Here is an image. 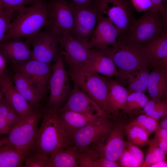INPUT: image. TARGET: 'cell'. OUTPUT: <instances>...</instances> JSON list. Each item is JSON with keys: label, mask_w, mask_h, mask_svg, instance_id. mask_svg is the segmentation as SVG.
<instances>
[{"label": "cell", "mask_w": 167, "mask_h": 167, "mask_svg": "<svg viewBox=\"0 0 167 167\" xmlns=\"http://www.w3.org/2000/svg\"><path fill=\"white\" fill-rule=\"evenodd\" d=\"M91 49L101 53L113 62L118 68L116 80L122 85H125L130 74L144 67L152 70L156 63L150 60L142 46L134 43L117 40L115 46Z\"/></svg>", "instance_id": "obj_1"}, {"label": "cell", "mask_w": 167, "mask_h": 167, "mask_svg": "<svg viewBox=\"0 0 167 167\" xmlns=\"http://www.w3.org/2000/svg\"><path fill=\"white\" fill-rule=\"evenodd\" d=\"M18 15L11 22L2 42L15 38L30 39L49 24L48 3L39 0L29 6H24L17 10Z\"/></svg>", "instance_id": "obj_2"}, {"label": "cell", "mask_w": 167, "mask_h": 167, "mask_svg": "<svg viewBox=\"0 0 167 167\" xmlns=\"http://www.w3.org/2000/svg\"><path fill=\"white\" fill-rule=\"evenodd\" d=\"M59 110L48 106L43 111L42 123L36 134L35 152L49 156L54 152L64 149L69 145L67 131L60 119Z\"/></svg>", "instance_id": "obj_3"}, {"label": "cell", "mask_w": 167, "mask_h": 167, "mask_svg": "<svg viewBox=\"0 0 167 167\" xmlns=\"http://www.w3.org/2000/svg\"><path fill=\"white\" fill-rule=\"evenodd\" d=\"M67 71L80 89L109 115L108 97L111 78L102 76L81 67L69 66Z\"/></svg>", "instance_id": "obj_4"}, {"label": "cell", "mask_w": 167, "mask_h": 167, "mask_svg": "<svg viewBox=\"0 0 167 167\" xmlns=\"http://www.w3.org/2000/svg\"><path fill=\"white\" fill-rule=\"evenodd\" d=\"M92 6L98 15L109 20L117 27V40L126 36L137 22L130 0H93Z\"/></svg>", "instance_id": "obj_5"}, {"label": "cell", "mask_w": 167, "mask_h": 167, "mask_svg": "<svg viewBox=\"0 0 167 167\" xmlns=\"http://www.w3.org/2000/svg\"><path fill=\"white\" fill-rule=\"evenodd\" d=\"M43 113L36 109L26 116L6 135L5 145L17 149L25 157L35 152L36 134Z\"/></svg>", "instance_id": "obj_6"}, {"label": "cell", "mask_w": 167, "mask_h": 167, "mask_svg": "<svg viewBox=\"0 0 167 167\" xmlns=\"http://www.w3.org/2000/svg\"><path fill=\"white\" fill-rule=\"evenodd\" d=\"M167 22L158 11L148 10L138 20L125 38L118 40L143 46L167 29Z\"/></svg>", "instance_id": "obj_7"}, {"label": "cell", "mask_w": 167, "mask_h": 167, "mask_svg": "<svg viewBox=\"0 0 167 167\" xmlns=\"http://www.w3.org/2000/svg\"><path fill=\"white\" fill-rule=\"evenodd\" d=\"M114 118L100 116L79 129L67 131L68 144L75 146L81 153L87 150L115 124Z\"/></svg>", "instance_id": "obj_8"}, {"label": "cell", "mask_w": 167, "mask_h": 167, "mask_svg": "<svg viewBox=\"0 0 167 167\" xmlns=\"http://www.w3.org/2000/svg\"><path fill=\"white\" fill-rule=\"evenodd\" d=\"M68 75L59 49L58 57L52 66L48 83L50 92L48 106L59 109L66 103L72 89Z\"/></svg>", "instance_id": "obj_9"}, {"label": "cell", "mask_w": 167, "mask_h": 167, "mask_svg": "<svg viewBox=\"0 0 167 167\" xmlns=\"http://www.w3.org/2000/svg\"><path fill=\"white\" fill-rule=\"evenodd\" d=\"M123 124H116L92 143L89 148L97 152L101 157L118 161L125 148Z\"/></svg>", "instance_id": "obj_10"}, {"label": "cell", "mask_w": 167, "mask_h": 167, "mask_svg": "<svg viewBox=\"0 0 167 167\" xmlns=\"http://www.w3.org/2000/svg\"><path fill=\"white\" fill-rule=\"evenodd\" d=\"M74 3L66 0H49L48 3L49 24L47 26L60 36L71 33L74 23Z\"/></svg>", "instance_id": "obj_11"}, {"label": "cell", "mask_w": 167, "mask_h": 167, "mask_svg": "<svg viewBox=\"0 0 167 167\" xmlns=\"http://www.w3.org/2000/svg\"><path fill=\"white\" fill-rule=\"evenodd\" d=\"M74 23L71 33L88 48V42L97 23L98 14L92 6L74 3Z\"/></svg>", "instance_id": "obj_12"}, {"label": "cell", "mask_w": 167, "mask_h": 167, "mask_svg": "<svg viewBox=\"0 0 167 167\" xmlns=\"http://www.w3.org/2000/svg\"><path fill=\"white\" fill-rule=\"evenodd\" d=\"M46 27L29 40L33 46L32 59L50 63L55 62L59 55V36Z\"/></svg>", "instance_id": "obj_13"}, {"label": "cell", "mask_w": 167, "mask_h": 167, "mask_svg": "<svg viewBox=\"0 0 167 167\" xmlns=\"http://www.w3.org/2000/svg\"><path fill=\"white\" fill-rule=\"evenodd\" d=\"M59 44L64 61L68 66L82 67L94 58L92 50L70 33H65L59 36Z\"/></svg>", "instance_id": "obj_14"}, {"label": "cell", "mask_w": 167, "mask_h": 167, "mask_svg": "<svg viewBox=\"0 0 167 167\" xmlns=\"http://www.w3.org/2000/svg\"><path fill=\"white\" fill-rule=\"evenodd\" d=\"M16 69L21 73L37 89L45 93L52 72L50 63L32 59L16 64Z\"/></svg>", "instance_id": "obj_15"}, {"label": "cell", "mask_w": 167, "mask_h": 167, "mask_svg": "<svg viewBox=\"0 0 167 167\" xmlns=\"http://www.w3.org/2000/svg\"><path fill=\"white\" fill-rule=\"evenodd\" d=\"M74 87L65 105L58 110L112 117L104 111L74 83Z\"/></svg>", "instance_id": "obj_16"}, {"label": "cell", "mask_w": 167, "mask_h": 167, "mask_svg": "<svg viewBox=\"0 0 167 167\" xmlns=\"http://www.w3.org/2000/svg\"><path fill=\"white\" fill-rule=\"evenodd\" d=\"M96 26L88 42V48H102L115 46L117 42L118 32L109 20L98 15Z\"/></svg>", "instance_id": "obj_17"}, {"label": "cell", "mask_w": 167, "mask_h": 167, "mask_svg": "<svg viewBox=\"0 0 167 167\" xmlns=\"http://www.w3.org/2000/svg\"><path fill=\"white\" fill-rule=\"evenodd\" d=\"M0 88L10 105L19 115L26 116L35 109L17 90L11 77L5 73L0 75Z\"/></svg>", "instance_id": "obj_18"}, {"label": "cell", "mask_w": 167, "mask_h": 167, "mask_svg": "<svg viewBox=\"0 0 167 167\" xmlns=\"http://www.w3.org/2000/svg\"><path fill=\"white\" fill-rule=\"evenodd\" d=\"M30 41L21 38L14 39L0 43V51L6 60L15 64L22 63L32 58L30 47Z\"/></svg>", "instance_id": "obj_19"}, {"label": "cell", "mask_w": 167, "mask_h": 167, "mask_svg": "<svg viewBox=\"0 0 167 167\" xmlns=\"http://www.w3.org/2000/svg\"><path fill=\"white\" fill-rule=\"evenodd\" d=\"M149 79L147 90L151 99L166 101L167 97V68L155 65Z\"/></svg>", "instance_id": "obj_20"}, {"label": "cell", "mask_w": 167, "mask_h": 167, "mask_svg": "<svg viewBox=\"0 0 167 167\" xmlns=\"http://www.w3.org/2000/svg\"><path fill=\"white\" fill-rule=\"evenodd\" d=\"M13 82L17 90L28 103L34 109L38 108L44 94L17 70L14 75Z\"/></svg>", "instance_id": "obj_21"}, {"label": "cell", "mask_w": 167, "mask_h": 167, "mask_svg": "<svg viewBox=\"0 0 167 167\" xmlns=\"http://www.w3.org/2000/svg\"><path fill=\"white\" fill-rule=\"evenodd\" d=\"M128 95V90L117 81L110 79L108 97V114L114 118L122 110Z\"/></svg>", "instance_id": "obj_22"}, {"label": "cell", "mask_w": 167, "mask_h": 167, "mask_svg": "<svg viewBox=\"0 0 167 167\" xmlns=\"http://www.w3.org/2000/svg\"><path fill=\"white\" fill-rule=\"evenodd\" d=\"M80 153L75 146L69 145L53 152L49 156L47 167H78L77 160Z\"/></svg>", "instance_id": "obj_23"}, {"label": "cell", "mask_w": 167, "mask_h": 167, "mask_svg": "<svg viewBox=\"0 0 167 167\" xmlns=\"http://www.w3.org/2000/svg\"><path fill=\"white\" fill-rule=\"evenodd\" d=\"M94 54L93 59L82 67L87 70L102 74L109 78L118 74V71L113 62L101 53L91 49Z\"/></svg>", "instance_id": "obj_24"}, {"label": "cell", "mask_w": 167, "mask_h": 167, "mask_svg": "<svg viewBox=\"0 0 167 167\" xmlns=\"http://www.w3.org/2000/svg\"><path fill=\"white\" fill-rule=\"evenodd\" d=\"M59 116L63 126L67 131L81 128L98 117L102 116L71 111L59 113Z\"/></svg>", "instance_id": "obj_25"}, {"label": "cell", "mask_w": 167, "mask_h": 167, "mask_svg": "<svg viewBox=\"0 0 167 167\" xmlns=\"http://www.w3.org/2000/svg\"><path fill=\"white\" fill-rule=\"evenodd\" d=\"M142 47L149 58L154 62L167 56V29Z\"/></svg>", "instance_id": "obj_26"}, {"label": "cell", "mask_w": 167, "mask_h": 167, "mask_svg": "<svg viewBox=\"0 0 167 167\" xmlns=\"http://www.w3.org/2000/svg\"><path fill=\"white\" fill-rule=\"evenodd\" d=\"M150 69L148 67H142L127 77L125 85L128 87V93L132 92L145 93L147 90Z\"/></svg>", "instance_id": "obj_27"}, {"label": "cell", "mask_w": 167, "mask_h": 167, "mask_svg": "<svg viewBox=\"0 0 167 167\" xmlns=\"http://www.w3.org/2000/svg\"><path fill=\"white\" fill-rule=\"evenodd\" d=\"M25 158L13 147L5 144L0 147V167H23Z\"/></svg>", "instance_id": "obj_28"}, {"label": "cell", "mask_w": 167, "mask_h": 167, "mask_svg": "<svg viewBox=\"0 0 167 167\" xmlns=\"http://www.w3.org/2000/svg\"><path fill=\"white\" fill-rule=\"evenodd\" d=\"M149 100L144 93L137 92L128 93L125 106L122 110L125 114L132 116L141 113Z\"/></svg>", "instance_id": "obj_29"}, {"label": "cell", "mask_w": 167, "mask_h": 167, "mask_svg": "<svg viewBox=\"0 0 167 167\" xmlns=\"http://www.w3.org/2000/svg\"><path fill=\"white\" fill-rule=\"evenodd\" d=\"M124 131L128 140L138 147L149 146L151 143L147 133L138 126L131 123L125 125Z\"/></svg>", "instance_id": "obj_30"}, {"label": "cell", "mask_w": 167, "mask_h": 167, "mask_svg": "<svg viewBox=\"0 0 167 167\" xmlns=\"http://www.w3.org/2000/svg\"><path fill=\"white\" fill-rule=\"evenodd\" d=\"M143 113L159 120L167 114V104L166 101H161L153 99L149 100L141 112Z\"/></svg>", "instance_id": "obj_31"}, {"label": "cell", "mask_w": 167, "mask_h": 167, "mask_svg": "<svg viewBox=\"0 0 167 167\" xmlns=\"http://www.w3.org/2000/svg\"><path fill=\"white\" fill-rule=\"evenodd\" d=\"M80 164L81 167H121L118 161H112L101 157L93 158L84 156L81 158Z\"/></svg>", "instance_id": "obj_32"}, {"label": "cell", "mask_w": 167, "mask_h": 167, "mask_svg": "<svg viewBox=\"0 0 167 167\" xmlns=\"http://www.w3.org/2000/svg\"><path fill=\"white\" fill-rule=\"evenodd\" d=\"M158 121V120L145 113L139 115L130 123L142 128L149 135L157 128Z\"/></svg>", "instance_id": "obj_33"}, {"label": "cell", "mask_w": 167, "mask_h": 167, "mask_svg": "<svg viewBox=\"0 0 167 167\" xmlns=\"http://www.w3.org/2000/svg\"><path fill=\"white\" fill-rule=\"evenodd\" d=\"M145 161L142 166L149 167L158 162L165 160L166 153L159 147L151 143Z\"/></svg>", "instance_id": "obj_34"}, {"label": "cell", "mask_w": 167, "mask_h": 167, "mask_svg": "<svg viewBox=\"0 0 167 167\" xmlns=\"http://www.w3.org/2000/svg\"><path fill=\"white\" fill-rule=\"evenodd\" d=\"M49 156L38 152H34L25 158V167H47Z\"/></svg>", "instance_id": "obj_35"}, {"label": "cell", "mask_w": 167, "mask_h": 167, "mask_svg": "<svg viewBox=\"0 0 167 167\" xmlns=\"http://www.w3.org/2000/svg\"><path fill=\"white\" fill-rule=\"evenodd\" d=\"M13 13L5 10L0 0V43L9 28Z\"/></svg>", "instance_id": "obj_36"}, {"label": "cell", "mask_w": 167, "mask_h": 167, "mask_svg": "<svg viewBox=\"0 0 167 167\" xmlns=\"http://www.w3.org/2000/svg\"><path fill=\"white\" fill-rule=\"evenodd\" d=\"M154 145L159 147L166 154L167 152V129L157 127L155 131L153 139L151 142Z\"/></svg>", "instance_id": "obj_37"}, {"label": "cell", "mask_w": 167, "mask_h": 167, "mask_svg": "<svg viewBox=\"0 0 167 167\" xmlns=\"http://www.w3.org/2000/svg\"><path fill=\"white\" fill-rule=\"evenodd\" d=\"M2 99L0 103V138L3 135H7L9 132L7 126V115L10 106L6 99L4 100Z\"/></svg>", "instance_id": "obj_38"}, {"label": "cell", "mask_w": 167, "mask_h": 167, "mask_svg": "<svg viewBox=\"0 0 167 167\" xmlns=\"http://www.w3.org/2000/svg\"><path fill=\"white\" fill-rule=\"evenodd\" d=\"M39 0H1L4 9L14 13L20 7L33 4Z\"/></svg>", "instance_id": "obj_39"}, {"label": "cell", "mask_w": 167, "mask_h": 167, "mask_svg": "<svg viewBox=\"0 0 167 167\" xmlns=\"http://www.w3.org/2000/svg\"><path fill=\"white\" fill-rule=\"evenodd\" d=\"M125 148L137 160L139 167H142L144 162L143 151L129 140L126 141Z\"/></svg>", "instance_id": "obj_40"}, {"label": "cell", "mask_w": 167, "mask_h": 167, "mask_svg": "<svg viewBox=\"0 0 167 167\" xmlns=\"http://www.w3.org/2000/svg\"><path fill=\"white\" fill-rule=\"evenodd\" d=\"M118 161L122 167H139L137 160L125 148L120 157Z\"/></svg>", "instance_id": "obj_41"}, {"label": "cell", "mask_w": 167, "mask_h": 167, "mask_svg": "<svg viewBox=\"0 0 167 167\" xmlns=\"http://www.w3.org/2000/svg\"><path fill=\"white\" fill-rule=\"evenodd\" d=\"M26 116L19 115L10 105L7 115V126L9 132L12 128L20 122Z\"/></svg>", "instance_id": "obj_42"}, {"label": "cell", "mask_w": 167, "mask_h": 167, "mask_svg": "<svg viewBox=\"0 0 167 167\" xmlns=\"http://www.w3.org/2000/svg\"><path fill=\"white\" fill-rule=\"evenodd\" d=\"M130 1L134 9L139 12H145L148 10L156 11L151 0Z\"/></svg>", "instance_id": "obj_43"}, {"label": "cell", "mask_w": 167, "mask_h": 167, "mask_svg": "<svg viewBox=\"0 0 167 167\" xmlns=\"http://www.w3.org/2000/svg\"><path fill=\"white\" fill-rule=\"evenodd\" d=\"M156 10L160 12L167 22V0H151Z\"/></svg>", "instance_id": "obj_44"}, {"label": "cell", "mask_w": 167, "mask_h": 167, "mask_svg": "<svg viewBox=\"0 0 167 167\" xmlns=\"http://www.w3.org/2000/svg\"><path fill=\"white\" fill-rule=\"evenodd\" d=\"M6 59L0 51V75L5 73Z\"/></svg>", "instance_id": "obj_45"}, {"label": "cell", "mask_w": 167, "mask_h": 167, "mask_svg": "<svg viewBox=\"0 0 167 167\" xmlns=\"http://www.w3.org/2000/svg\"><path fill=\"white\" fill-rule=\"evenodd\" d=\"M75 4L86 6H91L93 0H71Z\"/></svg>", "instance_id": "obj_46"}, {"label": "cell", "mask_w": 167, "mask_h": 167, "mask_svg": "<svg viewBox=\"0 0 167 167\" xmlns=\"http://www.w3.org/2000/svg\"><path fill=\"white\" fill-rule=\"evenodd\" d=\"M162 119L159 124L158 127L167 129V115L161 118Z\"/></svg>", "instance_id": "obj_47"}, {"label": "cell", "mask_w": 167, "mask_h": 167, "mask_svg": "<svg viewBox=\"0 0 167 167\" xmlns=\"http://www.w3.org/2000/svg\"><path fill=\"white\" fill-rule=\"evenodd\" d=\"M167 163L165 160L158 162L151 165L150 167H166Z\"/></svg>", "instance_id": "obj_48"}, {"label": "cell", "mask_w": 167, "mask_h": 167, "mask_svg": "<svg viewBox=\"0 0 167 167\" xmlns=\"http://www.w3.org/2000/svg\"><path fill=\"white\" fill-rule=\"evenodd\" d=\"M6 143V139L5 137L0 138V147L4 145Z\"/></svg>", "instance_id": "obj_49"}, {"label": "cell", "mask_w": 167, "mask_h": 167, "mask_svg": "<svg viewBox=\"0 0 167 167\" xmlns=\"http://www.w3.org/2000/svg\"><path fill=\"white\" fill-rule=\"evenodd\" d=\"M4 95V93L3 91L1 90L0 91V103Z\"/></svg>", "instance_id": "obj_50"}]
</instances>
